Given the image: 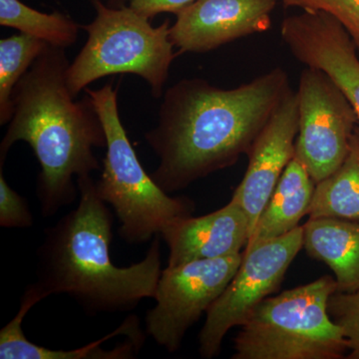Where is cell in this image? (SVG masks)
Masks as SVG:
<instances>
[{
  "mask_svg": "<svg viewBox=\"0 0 359 359\" xmlns=\"http://www.w3.org/2000/svg\"><path fill=\"white\" fill-rule=\"evenodd\" d=\"M290 90L283 67L231 89L200 78L177 82L164 92L157 126L145 134L159 159L151 177L170 194L233 166L249 155Z\"/></svg>",
  "mask_w": 359,
  "mask_h": 359,
  "instance_id": "obj_1",
  "label": "cell"
},
{
  "mask_svg": "<svg viewBox=\"0 0 359 359\" xmlns=\"http://www.w3.org/2000/svg\"><path fill=\"white\" fill-rule=\"evenodd\" d=\"M65 48L47 44L21 77L13 93V114L0 143V166L11 146L26 142L41 171L36 196L43 217H51L76 200L74 178L100 168L94 149L106 148L105 130L88 94L71 95Z\"/></svg>",
  "mask_w": 359,
  "mask_h": 359,
  "instance_id": "obj_2",
  "label": "cell"
},
{
  "mask_svg": "<svg viewBox=\"0 0 359 359\" xmlns=\"http://www.w3.org/2000/svg\"><path fill=\"white\" fill-rule=\"evenodd\" d=\"M76 184L77 207L45 229L32 285L44 299L69 295L90 316L125 313L144 299H154L162 273L161 235L153 238L141 262L116 266L110 256L114 217L91 175L78 177Z\"/></svg>",
  "mask_w": 359,
  "mask_h": 359,
  "instance_id": "obj_3",
  "label": "cell"
},
{
  "mask_svg": "<svg viewBox=\"0 0 359 359\" xmlns=\"http://www.w3.org/2000/svg\"><path fill=\"white\" fill-rule=\"evenodd\" d=\"M85 92L95 106L107 140L97 194L114 210L122 240L129 245L146 244L177 219L193 216L192 200L171 197L142 166L120 119L118 89L112 82Z\"/></svg>",
  "mask_w": 359,
  "mask_h": 359,
  "instance_id": "obj_4",
  "label": "cell"
},
{
  "mask_svg": "<svg viewBox=\"0 0 359 359\" xmlns=\"http://www.w3.org/2000/svg\"><path fill=\"white\" fill-rule=\"evenodd\" d=\"M337 290L335 278L323 276L266 297L241 325L231 358H344L348 344L327 309Z\"/></svg>",
  "mask_w": 359,
  "mask_h": 359,
  "instance_id": "obj_5",
  "label": "cell"
},
{
  "mask_svg": "<svg viewBox=\"0 0 359 359\" xmlns=\"http://www.w3.org/2000/svg\"><path fill=\"white\" fill-rule=\"evenodd\" d=\"M92 4L95 20L81 26L88 39L66 73L71 95L76 98L100 78L135 74L150 85L154 98H161L170 67L179 54L170 40V21L154 27L130 6L112 8L102 0Z\"/></svg>",
  "mask_w": 359,
  "mask_h": 359,
  "instance_id": "obj_6",
  "label": "cell"
},
{
  "mask_svg": "<svg viewBox=\"0 0 359 359\" xmlns=\"http://www.w3.org/2000/svg\"><path fill=\"white\" fill-rule=\"evenodd\" d=\"M304 247V228L247 248L237 273L207 311L200 332L203 358L218 355L229 330L241 327L250 313L280 289L290 264Z\"/></svg>",
  "mask_w": 359,
  "mask_h": 359,
  "instance_id": "obj_7",
  "label": "cell"
},
{
  "mask_svg": "<svg viewBox=\"0 0 359 359\" xmlns=\"http://www.w3.org/2000/svg\"><path fill=\"white\" fill-rule=\"evenodd\" d=\"M242 261L238 252L163 269L156 304L145 316L147 334L168 353L179 351L187 332L223 294Z\"/></svg>",
  "mask_w": 359,
  "mask_h": 359,
  "instance_id": "obj_8",
  "label": "cell"
},
{
  "mask_svg": "<svg viewBox=\"0 0 359 359\" xmlns=\"http://www.w3.org/2000/svg\"><path fill=\"white\" fill-rule=\"evenodd\" d=\"M295 92L299 133L294 156L316 184L344 162L359 120L339 85L318 68L306 66L302 71Z\"/></svg>",
  "mask_w": 359,
  "mask_h": 359,
  "instance_id": "obj_9",
  "label": "cell"
},
{
  "mask_svg": "<svg viewBox=\"0 0 359 359\" xmlns=\"http://www.w3.org/2000/svg\"><path fill=\"white\" fill-rule=\"evenodd\" d=\"M280 36L297 61L330 75L359 120V56L344 26L323 11H302L283 20Z\"/></svg>",
  "mask_w": 359,
  "mask_h": 359,
  "instance_id": "obj_10",
  "label": "cell"
},
{
  "mask_svg": "<svg viewBox=\"0 0 359 359\" xmlns=\"http://www.w3.org/2000/svg\"><path fill=\"white\" fill-rule=\"evenodd\" d=\"M278 0H196L177 13L170 40L179 53H205L268 32Z\"/></svg>",
  "mask_w": 359,
  "mask_h": 359,
  "instance_id": "obj_11",
  "label": "cell"
},
{
  "mask_svg": "<svg viewBox=\"0 0 359 359\" xmlns=\"http://www.w3.org/2000/svg\"><path fill=\"white\" fill-rule=\"evenodd\" d=\"M297 133V97L292 89L250 149L247 172L231 198L247 214L250 235L280 177L294 157Z\"/></svg>",
  "mask_w": 359,
  "mask_h": 359,
  "instance_id": "obj_12",
  "label": "cell"
},
{
  "mask_svg": "<svg viewBox=\"0 0 359 359\" xmlns=\"http://www.w3.org/2000/svg\"><path fill=\"white\" fill-rule=\"evenodd\" d=\"M250 236L247 214L233 199L205 216L177 219L161 233L169 248L168 266L238 254Z\"/></svg>",
  "mask_w": 359,
  "mask_h": 359,
  "instance_id": "obj_13",
  "label": "cell"
},
{
  "mask_svg": "<svg viewBox=\"0 0 359 359\" xmlns=\"http://www.w3.org/2000/svg\"><path fill=\"white\" fill-rule=\"evenodd\" d=\"M41 301V295L32 285H28L18 313L0 330V358L131 359L135 358L145 341L140 321L133 314L109 334L79 348L63 351L37 346L26 339L22 323L28 311Z\"/></svg>",
  "mask_w": 359,
  "mask_h": 359,
  "instance_id": "obj_14",
  "label": "cell"
},
{
  "mask_svg": "<svg viewBox=\"0 0 359 359\" xmlns=\"http://www.w3.org/2000/svg\"><path fill=\"white\" fill-rule=\"evenodd\" d=\"M302 228L304 250L334 271L337 292L358 290L359 221L309 219Z\"/></svg>",
  "mask_w": 359,
  "mask_h": 359,
  "instance_id": "obj_15",
  "label": "cell"
},
{
  "mask_svg": "<svg viewBox=\"0 0 359 359\" xmlns=\"http://www.w3.org/2000/svg\"><path fill=\"white\" fill-rule=\"evenodd\" d=\"M314 189L316 182L294 156L259 215L245 249L282 237L299 226L301 219L309 215Z\"/></svg>",
  "mask_w": 359,
  "mask_h": 359,
  "instance_id": "obj_16",
  "label": "cell"
},
{
  "mask_svg": "<svg viewBox=\"0 0 359 359\" xmlns=\"http://www.w3.org/2000/svg\"><path fill=\"white\" fill-rule=\"evenodd\" d=\"M308 216L359 221V125L351 136L344 162L334 173L316 184Z\"/></svg>",
  "mask_w": 359,
  "mask_h": 359,
  "instance_id": "obj_17",
  "label": "cell"
},
{
  "mask_svg": "<svg viewBox=\"0 0 359 359\" xmlns=\"http://www.w3.org/2000/svg\"><path fill=\"white\" fill-rule=\"evenodd\" d=\"M0 25L62 48L76 42L81 28L65 14L40 13L20 0H0Z\"/></svg>",
  "mask_w": 359,
  "mask_h": 359,
  "instance_id": "obj_18",
  "label": "cell"
},
{
  "mask_svg": "<svg viewBox=\"0 0 359 359\" xmlns=\"http://www.w3.org/2000/svg\"><path fill=\"white\" fill-rule=\"evenodd\" d=\"M47 44L43 40L21 32L0 40V125L11 122L14 87Z\"/></svg>",
  "mask_w": 359,
  "mask_h": 359,
  "instance_id": "obj_19",
  "label": "cell"
},
{
  "mask_svg": "<svg viewBox=\"0 0 359 359\" xmlns=\"http://www.w3.org/2000/svg\"><path fill=\"white\" fill-rule=\"evenodd\" d=\"M328 313L341 330L348 344L349 359H359V290L335 292L328 299Z\"/></svg>",
  "mask_w": 359,
  "mask_h": 359,
  "instance_id": "obj_20",
  "label": "cell"
},
{
  "mask_svg": "<svg viewBox=\"0 0 359 359\" xmlns=\"http://www.w3.org/2000/svg\"><path fill=\"white\" fill-rule=\"evenodd\" d=\"M283 6L304 11H323L344 26L359 56V0H282Z\"/></svg>",
  "mask_w": 359,
  "mask_h": 359,
  "instance_id": "obj_21",
  "label": "cell"
},
{
  "mask_svg": "<svg viewBox=\"0 0 359 359\" xmlns=\"http://www.w3.org/2000/svg\"><path fill=\"white\" fill-rule=\"evenodd\" d=\"M0 226L6 229H29L33 216L25 198L7 183L0 166Z\"/></svg>",
  "mask_w": 359,
  "mask_h": 359,
  "instance_id": "obj_22",
  "label": "cell"
},
{
  "mask_svg": "<svg viewBox=\"0 0 359 359\" xmlns=\"http://www.w3.org/2000/svg\"><path fill=\"white\" fill-rule=\"evenodd\" d=\"M196 0H130V7L144 18H154L160 13H179Z\"/></svg>",
  "mask_w": 359,
  "mask_h": 359,
  "instance_id": "obj_23",
  "label": "cell"
},
{
  "mask_svg": "<svg viewBox=\"0 0 359 359\" xmlns=\"http://www.w3.org/2000/svg\"><path fill=\"white\" fill-rule=\"evenodd\" d=\"M106 1H109V2H111V4H113V2L120 1V0H106Z\"/></svg>",
  "mask_w": 359,
  "mask_h": 359,
  "instance_id": "obj_24",
  "label": "cell"
}]
</instances>
